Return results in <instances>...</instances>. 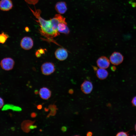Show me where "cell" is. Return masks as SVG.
<instances>
[{
    "label": "cell",
    "mask_w": 136,
    "mask_h": 136,
    "mask_svg": "<svg viewBox=\"0 0 136 136\" xmlns=\"http://www.w3.org/2000/svg\"><path fill=\"white\" fill-rule=\"evenodd\" d=\"M4 105V101L3 99L0 97V109L2 108Z\"/></svg>",
    "instance_id": "19"
},
{
    "label": "cell",
    "mask_w": 136,
    "mask_h": 136,
    "mask_svg": "<svg viewBox=\"0 0 136 136\" xmlns=\"http://www.w3.org/2000/svg\"><path fill=\"white\" fill-rule=\"evenodd\" d=\"M96 63L100 68L106 69L109 67L110 63L109 59L105 56H101L97 60Z\"/></svg>",
    "instance_id": "7"
},
{
    "label": "cell",
    "mask_w": 136,
    "mask_h": 136,
    "mask_svg": "<svg viewBox=\"0 0 136 136\" xmlns=\"http://www.w3.org/2000/svg\"><path fill=\"white\" fill-rule=\"evenodd\" d=\"M57 29L59 32L62 33L68 34L70 32L69 29L66 21L59 23L58 25Z\"/></svg>",
    "instance_id": "12"
},
{
    "label": "cell",
    "mask_w": 136,
    "mask_h": 136,
    "mask_svg": "<svg viewBox=\"0 0 136 136\" xmlns=\"http://www.w3.org/2000/svg\"><path fill=\"white\" fill-rule=\"evenodd\" d=\"M33 45V42L32 39L30 37H25L21 39L20 42L21 47L25 50L31 49Z\"/></svg>",
    "instance_id": "5"
},
{
    "label": "cell",
    "mask_w": 136,
    "mask_h": 136,
    "mask_svg": "<svg viewBox=\"0 0 136 136\" xmlns=\"http://www.w3.org/2000/svg\"><path fill=\"white\" fill-rule=\"evenodd\" d=\"M131 102L133 106L136 107V96L133 97Z\"/></svg>",
    "instance_id": "17"
},
{
    "label": "cell",
    "mask_w": 136,
    "mask_h": 136,
    "mask_svg": "<svg viewBox=\"0 0 136 136\" xmlns=\"http://www.w3.org/2000/svg\"><path fill=\"white\" fill-rule=\"evenodd\" d=\"M38 91L37 90H35V93L36 94V93L37 92V93H38Z\"/></svg>",
    "instance_id": "28"
},
{
    "label": "cell",
    "mask_w": 136,
    "mask_h": 136,
    "mask_svg": "<svg viewBox=\"0 0 136 136\" xmlns=\"http://www.w3.org/2000/svg\"><path fill=\"white\" fill-rule=\"evenodd\" d=\"M41 54L37 50L35 53V55L37 57L39 58L41 56Z\"/></svg>",
    "instance_id": "20"
},
{
    "label": "cell",
    "mask_w": 136,
    "mask_h": 136,
    "mask_svg": "<svg viewBox=\"0 0 136 136\" xmlns=\"http://www.w3.org/2000/svg\"><path fill=\"white\" fill-rule=\"evenodd\" d=\"M129 135L127 132L123 131H120L118 132L116 135V136H128Z\"/></svg>",
    "instance_id": "16"
},
{
    "label": "cell",
    "mask_w": 136,
    "mask_h": 136,
    "mask_svg": "<svg viewBox=\"0 0 136 136\" xmlns=\"http://www.w3.org/2000/svg\"><path fill=\"white\" fill-rule=\"evenodd\" d=\"M55 9L57 13L60 14H64L67 9L66 3L62 1L57 3L55 5Z\"/></svg>",
    "instance_id": "10"
},
{
    "label": "cell",
    "mask_w": 136,
    "mask_h": 136,
    "mask_svg": "<svg viewBox=\"0 0 136 136\" xmlns=\"http://www.w3.org/2000/svg\"><path fill=\"white\" fill-rule=\"evenodd\" d=\"M36 116V114L35 113H33L31 114V116L32 117H35Z\"/></svg>",
    "instance_id": "26"
},
{
    "label": "cell",
    "mask_w": 136,
    "mask_h": 136,
    "mask_svg": "<svg viewBox=\"0 0 136 136\" xmlns=\"http://www.w3.org/2000/svg\"><path fill=\"white\" fill-rule=\"evenodd\" d=\"M96 74L98 78L103 80L106 79L107 77L108 73L105 69L100 68L96 70Z\"/></svg>",
    "instance_id": "13"
},
{
    "label": "cell",
    "mask_w": 136,
    "mask_h": 136,
    "mask_svg": "<svg viewBox=\"0 0 136 136\" xmlns=\"http://www.w3.org/2000/svg\"><path fill=\"white\" fill-rule=\"evenodd\" d=\"M37 107L38 109L40 110L42 109V106L41 105H39L37 106Z\"/></svg>",
    "instance_id": "25"
},
{
    "label": "cell",
    "mask_w": 136,
    "mask_h": 136,
    "mask_svg": "<svg viewBox=\"0 0 136 136\" xmlns=\"http://www.w3.org/2000/svg\"><path fill=\"white\" fill-rule=\"evenodd\" d=\"M13 5L11 0H1L0 1V9L2 11H7L11 9Z\"/></svg>",
    "instance_id": "9"
},
{
    "label": "cell",
    "mask_w": 136,
    "mask_h": 136,
    "mask_svg": "<svg viewBox=\"0 0 136 136\" xmlns=\"http://www.w3.org/2000/svg\"><path fill=\"white\" fill-rule=\"evenodd\" d=\"M29 8L38 19L37 22L40 26V33L49 41H53V38L59 35L60 34L57 29L53 26L51 19L46 20L42 18L40 16L41 11L40 9H35L34 10Z\"/></svg>",
    "instance_id": "1"
},
{
    "label": "cell",
    "mask_w": 136,
    "mask_h": 136,
    "mask_svg": "<svg viewBox=\"0 0 136 136\" xmlns=\"http://www.w3.org/2000/svg\"><path fill=\"white\" fill-rule=\"evenodd\" d=\"M82 91L85 94H89L92 91L93 85L90 81L85 80L81 84V86Z\"/></svg>",
    "instance_id": "8"
},
{
    "label": "cell",
    "mask_w": 136,
    "mask_h": 136,
    "mask_svg": "<svg viewBox=\"0 0 136 136\" xmlns=\"http://www.w3.org/2000/svg\"><path fill=\"white\" fill-rule=\"evenodd\" d=\"M28 4H30L35 5L38 2L39 0H24Z\"/></svg>",
    "instance_id": "15"
},
{
    "label": "cell",
    "mask_w": 136,
    "mask_h": 136,
    "mask_svg": "<svg viewBox=\"0 0 136 136\" xmlns=\"http://www.w3.org/2000/svg\"><path fill=\"white\" fill-rule=\"evenodd\" d=\"M110 59L112 64L115 65H118L123 61V56L120 53L114 52L110 56Z\"/></svg>",
    "instance_id": "4"
},
{
    "label": "cell",
    "mask_w": 136,
    "mask_h": 136,
    "mask_svg": "<svg viewBox=\"0 0 136 136\" xmlns=\"http://www.w3.org/2000/svg\"><path fill=\"white\" fill-rule=\"evenodd\" d=\"M37 127V126H36L34 125H31L30 126L29 128L30 129H33L34 128H35Z\"/></svg>",
    "instance_id": "24"
},
{
    "label": "cell",
    "mask_w": 136,
    "mask_h": 136,
    "mask_svg": "<svg viewBox=\"0 0 136 136\" xmlns=\"http://www.w3.org/2000/svg\"><path fill=\"white\" fill-rule=\"evenodd\" d=\"M135 131H136V123L135 124Z\"/></svg>",
    "instance_id": "27"
},
{
    "label": "cell",
    "mask_w": 136,
    "mask_h": 136,
    "mask_svg": "<svg viewBox=\"0 0 136 136\" xmlns=\"http://www.w3.org/2000/svg\"><path fill=\"white\" fill-rule=\"evenodd\" d=\"M69 92L70 94H72L74 92V90L72 89H70L69 91Z\"/></svg>",
    "instance_id": "23"
},
{
    "label": "cell",
    "mask_w": 136,
    "mask_h": 136,
    "mask_svg": "<svg viewBox=\"0 0 136 136\" xmlns=\"http://www.w3.org/2000/svg\"><path fill=\"white\" fill-rule=\"evenodd\" d=\"M55 69L54 64L50 62H46L43 63L41 67L42 73L45 75H48L53 73Z\"/></svg>",
    "instance_id": "2"
},
{
    "label": "cell",
    "mask_w": 136,
    "mask_h": 136,
    "mask_svg": "<svg viewBox=\"0 0 136 136\" xmlns=\"http://www.w3.org/2000/svg\"><path fill=\"white\" fill-rule=\"evenodd\" d=\"M67 127L65 126H62L61 128V130L63 132L67 130Z\"/></svg>",
    "instance_id": "21"
},
{
    "label": "cell",
    "mask_w": 136,
    "mask_h": 136,
    "mask_svg": "<svg viewBox=\"0 0 136 136\" xmlns=\"http://www.w3.org/2000/svg\"><path fill=\"white\" fill-rule=\"evenodd\" d=\"M39 94L40 97L44 99H47L51 96V91L47 88L43 87L40 89Z\"/></svg>",
    "instance_id": "11"
},
{
    "label": "cell",
    "mask_w": 136,
    "mask_h": 136,
    "mask_svg": "<svg viewBox=\"0 0 136 136\" xmlns=\"http://www.w3.org/2000/svg\"><path fill=\"white\" fill-rule=\"evenodd\" d=\"M92 132L89 131L87 132L86 135L87 136H91L92 135Z\"/></svg>",
    "instance_id": "22"
},
{
    "label": "cell",
    "mask_w": 136,
    "mask_h": 136,
    "mask_svg": "<svg viewBox=\"0 0 136 136\" xmlns=\"http://www.w3.org/2000/svg\"><path fill=\"white\" fill-rule=\"evenodd\" d=\"M46 50V49H44L42 48H41L38 50L41 54H45V53Z\"/></svg>",
    "instance_id": "18"
},
{
    "label": "cell",
    "mask_w": 136,
    "mask_h": 136,
    "mask_svg": "<svg viewBox=\"0 0 136 136\" xmlns=\"http://www.w3.org/2000/svg\"><path fill=\"white\" fill-rule=\"evenodd\" d=\"M15 61L11 58L6 57L3 59L0 63L1 66L4 70L9 71L12 70L14 67Z\"/></svg>",
    "instance_id": "3"
},
{
    "label": "cell",
    "mask_w": 136,
    "mask_h": 136,
    "mask_svg": "<svg viewBox=\"0 0 136 136\" xmlns=\"http://www.w3.org/2000/svg\"><path fill=\"white\" fill-rule=\"evenodd\" d=\"M54 54L55 57L60 61L65 60L68 56V52L66 49L63 48H59L55 51Z\"/></svg>",
    "instance_id": "6"
},
{
    "label": "cell",
    "mask_w": 136,
    "mask_h": 136,
    "mask_svg": "<svg viewBox=\"0 0 136 136\" xmlns=\"http://www.w3.org/2000/svg\"><path fill=\"white\" fill-rule=\"evenodd\" d=\"M9 37V36L8 34L2 32L0 34V43H4Z\"/></svg>",
    "instance_id": "14"
}]
</instances>
